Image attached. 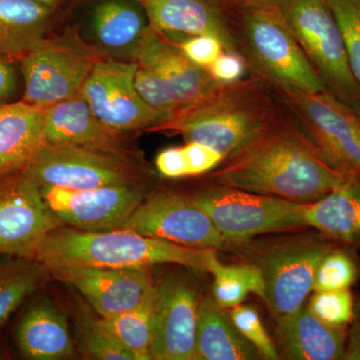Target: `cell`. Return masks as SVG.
Returning a JSON list of instances; mask_svg holds the SVG:
<instances>
[{"label":"cell","instance_id":"18","mask_svg":"<svg viewBox=\"0 0 360 360\" xmlns=\"http://www.w3.org/2000/svg\"><path fill=\"white\" fill-rule=\"evenodd\" d=\"M149 25L174 44L196 35L217 37L225 51L238 52L233 18L217 0H143Z\"/></svg>","mask_w":360,"mask_h":360},{"label":"cell","instance_id":"31","mask_svg":"<svg viewBox=\"0 0 360 360\" xmlns=\"http://www.w3.org/2000/svg\"><path fill=\"white\" fill-rule=\"evenodd\" d=\"M340 26L348 63L360 86V0H326Z\"/></svg>","mask_w":360,"mask_h":360},{"label":"cell","instance_id":"41","mask_svg":"<svg viewBox=\"0 0 360 360\" xmlns=\"http://www.w3.org/2000/svg\"><path fill=\"white\" fill-rule=\"evenodd\" d=\"M352 329L347 333L342 359L360 360V312L355 314Z\"/></svg>","mask_w":360,"mask_h":360},{"label":"cell","instance_id":"25","mask_svg":"<svg viewBox=\"0 0 360 360\" xmlns=\"http://www.w3.org/2000/svg\"><path fill=\"white\" fill-rule=\"evenodd\" d=\"M257 350L241 335L212 296L198 302L194 360H250L258 359Z\"/></svg>","mask_w":360,"mask_h":360},{"label":"cell","instance_id":"28","mask_svg":"<svg viewBox=\"0 0 360 360\" xmlns=\"http://www.w3.org/2000/svg\"><path fill=\"white\" fill-rule=\"evenodd\" d=\"M49 274L33 258L0 255V328Z\"/></svg>","mask_w":360,"mask_h":360},{"label":"cell","instance_id":"34","mask_svg":"<svg viewBox=\"0 0 360 360\" xmlns=\"http://www.w3.org/2000/svg\"><path fill=\"white\" fill-rule=\"evenodd\" d=\"M229 315L239 333L257 350L260 356L269 360L281 357L276 345L265 330L257 310L240 304L233 307Z\"/></svg>","mask_w":360,"mask_h":360},{"label":"cell","instance_id":"42","mask_svg":"<svg viewBox=\"0 0 360 360\" xmlns=\"http://www.w3.org/2000/svg\"><path fill=\"white\" fill-rule=\"evenodd\" d=\"M277 0H227L226 6L236 11H245L252 7L269 6L276 4Z\"/></svg>","mask_w":360,"mask_h":360},{"label":"cell","instance_id":"26","mask_svg":"<svg viewBox=\"0 0 360 360\" xmlns=\"http://www.w3.org/2000/svg\"><path fill=\"white\" fill-rule=\"evenodd\" d=\"M44 110L22 101L0 105V172L25 167L44 143Z\"/></svg>","mask_w":360,"mask_h":360},{"label":"cell","instance_id":"2","mask_svg":"<svg viewBox=\"0 0 360 360\" xmlns=\"http://www.w3.org/2000/svg\"><path fill=\"white\" fill-rule=\"evenodd\" d=\"M283 111V104L269 80L250 75L236 82H219L150 131L180 134L186 142H200L215 149L225 160Z\"/></svg>","mask_w":360,"mask_h":360},{"label":"cell","instance_id":"17","mask_svg":"<svg viewBox=\"0 0 360 360\" xmlns=\"http://www.w3.org/2000/svg\"><path fill=\"white\" fill-rule=\"evenodd\" d=\"M49 271L53 278L77 288L105 319L139 307L153 285L148 269L68 266Z\"/></svg>","mask_w":360,"mask_h":360},{"label":"cell","instance_id":"9","mask_svg":"<svg viewBox=\"0 0 360 360\" xmlns=\"http://www.w3.org/2000/svg\"><path fill=\"white\" fill-rule=\"evenodd\" d=\"M39 186L92 189L141 184L143 170L134 158L77 146L44 143L25 165Z\"/></svg>","mask_w":360,"mask_h":360},{"label":"cell","instance_id":"1","mask_svg":"<svg viewBox=\"0 0 360 360\" xmlns=\"http://www.w3.org/2000/svg\"><path fill=\"white\" fill-rule=\"evenodd\" d=\"M349 176L326 158L284 108L269 127L225 158L210 179L217 186L311 203Z\"/></svg>","mask_w":360,"mask_h":360},{"label":"cell","instance_id":"32","mask_svg":"<svg viewBox=\"0 0 360 360\" xmlns=\"http://www.w3.org/2000/svg\"><path fill=\"white\" fill-rule=\"evenodd\" d=\"M309 309L324 323L335 328H347L354 321L355 302L349 290L314 291Z\"/></svg>","mask_w":360,"mask_h":360},{"label":"cell","instance_id":"27","mask_svg":"<svg viewBox=\"0 0 360 360\" xmlns=\"http://www.w3.org/2000/svg\"><path fill=\"white\" fill-rule=\"evenodd\" d=\"M155 302L153 284L139 307L110 319H94V321L130 352L134 360H150Z\"/></svg>","mask_w":360,"mask_h":360},{"label":"cell","instance_id":"19","mask_svg":"<svg viewBox=\"0 0 360 360\" xmlns=\"http://www.w3.org/2000/svg\"><path fill=\"white\" fill-rule=\"evenodd\" d=\"M127 134L104 124L78 94L44 110V141L51 146H77L136 158Z\"/></svg>","mask_w":360,"mask_h":360},{"label":"cell","instance_id":"16","mask_svg":"<svg viewBox=\"0 0 360 360\" xmlns=\"http://www.w3.org/2000/svg\"><path fill=\"white\" fill-rule=\"evenodd\" d=\"M198 302L193 286L180 277L156 284L150 359L194 360Z\"/></svg>","mask_w":360,"mask_h":360},{"label":"cell","instance_id":"21","mask_svg":"<svg viewBox=\"0 0 360 360\" xmlns=\"http://www.w3.org/2000/svg\"><path fill=\"white\" fill-rule=\"evenodd\" d=\"M276 341L288 359H342L347 328L324 323L303 305L292 314L276 319Z\"/></svg>","mask_w":360,"mask_h":360},{"label":"cell","instance_id":"40","mask_svg":"<svg viewBox=\"0 0 360 360\" xmlns=\"http://www.w3.org/2000/svg\"><path fill=\"white\" fill-rule=\"evenodd\" d=\"M18 87V77L13 61L0 56V105L9 103Z\"/></svg>","mask_w":360,"mask_h":360},{"label":"cell","instance_id":"44","mask_svg":"<svg viewBox=\"0 0 360 360\" xmlns=\"http://www.w3.org/2000/svg\"><path fill=\"white\" fill-rule=\"evenodd\" d=\"M217 1H219L220 4H222L224 6H226L227 0H217Z\"/></svg>","mask_w":360,"mask_h":360},{"label":"cell","instance_id":"30","mask_svg":"<svg viewBox=\"0 0 360 360\" xmlns=\"http://www.w3.org/2000/svg\"><path fill=\"white\" fill-rule=\"evenodd\" d=\"M360 276V266L354 253L340 245L322 258L317 267L314 291L349 290Z\"/></svg>","mask_w":360,"mask_h":360},{"label":"cell","instance_id":"45","mask_svg":"<svg viewBox=\"0 0 360 360\" xmlns=\"http://www.w3.org/2000/svg\"><path fill=\"white\" fill-rule=\"evenodd\" d=\"M136 1L142 2L143 0H136Z\"/></svg>","mask_w":360,"mask_h":360},{"label":"cell","instance_id":"20","mask_svg":"<svg viewBox=\"0 0 360 360\" xmlns=\"http://www.w3.org/2000/svg\"><path fill=\"white\" fill-rule=\"evenodd\" d=\"M137 65L155 73L179 103V110L212 90L219 82L207 68L195 65L174 42L151 28L142 42Z\"/></svg>","mask_w":360,"mask_h":360},{"label":"cell","instance_id":"6","mask_svg":"<svg viewBox=\"0 0 360 360\" xmlns=\"http://www.w3.org/2000/svg\"><path fill=\"white\" fill-rule=\"evenodd\" d=\"M276 4L326 90L360 113V86L328 1L277 0Z\"/></svg>","mask_w":360,"mask_h":360},{"label":"cell","instance_id":"15","mask_svg":"<svg viewBox=\"0 0 360 360\" xmlns=\"http://www.w3.org/2000/svg\"><path fill=\"white\" fill-rule=\"evenodd\" d=\"M150 25L136 0H97L84 22L71 30L97 58L136 63Z\"/></svg>","mask_w":360,"mask_h":360},{"label":"cell","instance_id":"43","mask_svg":"<svg viewBox=\"0 0 360 360\" xmlns=\"http://www.w3.org/2000/svg\"><path fill=\"white\" fill-rule=\"evenodd\" d=\"M34 1L39 2V4H44V6L51 7V8L58 9L63 6L65 0H34Z\"/></svg>","mask_w":360,"mask_h":360},{"label":"cell","instance_id":"12","mask_svg":"<svg viewBox=\"0 0 360 360\" xmlns=\"http://www.w3.org/2000/svg\"><path fill=\"white\" fill-rule=\"evenodd\" d=\"M61 225L25 167L0 172V255L34 258L46 236Z\"/></svg>","mask_w":360,"mask_h":360},{"label":"cell","instance_id":"14","mask_svg":"<svg viewBox=\"0 0 360 360\" xmlns=\"http://www.w3.org/2000/svg\"><path fill=\"white\" fill-rule=\"evenodd\" d=\"M39 186L53 217L63 225L84 231L122 229L146 198L141 184L79 191Z\"/></svg>","mask_w":360,"mask_h":360},{"label":"cell","instance_id":"8","mask_svg":"<svg viewBox=\"0 0 360 360\" xmlns=\"http://www.w3.org/2000/svg\"><path fill=\"white\" fill-rule=\"evenodd\" d=\"M272 86L284 108L326 158L343 174L360 175V113L328 91L310 94Z\"/></svg>","mask_w":360,"mask_h":360},{"label":"cell","instance_id":"35","mask_svg":"<svg viewBox=\"0 0 360 360\" xmlns=\"http://www.w3.org/2000/svg\"><path fill=\"white\" fill-rule=\"evenodd\" d=\"M134 82L139 96L151 108L168 113H174L179 110V103L174 96L160 82V78L150 70L139 65Z\"/></svg>","mask_w":360,"mask_h":360},{"label":"cell","instance_id":"24","mask_svg":"<svg viewBox=\"0 0 360 360\" xmlns=\"http://www.w3.org/2000/svg\"><path fill=\"white\" fill-rule=\"evenodd\" d=\"M16 343L28 359L58 360L75 356L65 315L49 300L33 304L16 329Z\"/></svg>","mask_w":360,"mask_h":360},{"label":"cell","instance_id":"29","mask_svg":"<svg viewBox=\"0 0 360 360\" xmlns=\"http://www.w3.org/2000/svg\"><path fill=\"white\" fill-rule=\"evenodd\" d=\"M213 297L224 309L240 305L250 293L264 300V283L262 272L250 264L224 265L217 262L212 269Z\"/></svg>","mask_w":360,"mask_h":360},{"label":"cell","instance_id":"38","mask_svg":"<svg viewBox=\"0 0 360 360\" xmlns=\"http://www.w3.org/2000/svg\"><path fill=\"white\" fill-rule=\"evenodd\" d=\"M207 70L217 82H233L245 77L248 66L238 52L224 51Z\"/></svg>","mask_w":360,"mask_h":360},{"label":"cell","instance_id":"33","mask_svg":"<svg viewBox=\"0 0 360 360\" xmlns=\"http://www.w3.org/2000/svg\"><path fill=\"white\" fill-rule=\"evenodd\" d=\"M78 345L85 356L98 360H134L124 347L94 323L84 317L78 323Z\"/></svg>","mask_w":360,"mask_h":360},{"label":"cell","instance_id":"5","mask_svg":"<svg viewBox=\"0 0 360 360\" xmlns=\"http://www.w3.org/2000/svg\"><path fill=\"white\" fill-rule=\"evenodd\" d=\"M233 20L250 75L310 94L328 91L276 4L236 11Z\"/></svg>","mask_w":360,"mask_h":360},{"label":"cell","instance_id":"13","mask_svg":"<svg viewBox=\"0 0 360 360\" xmlns=\"http://www.w3.org/2000/svg\"><path fill=\"white\" fill-rule=\"evenodd\" d=\"M122 229L187 248L231 251L229 241L193 196L174 191H158L144 198Z\"/></svg>","mask_w":360,"mask_h":360},{"label":"cell","instance_id":"22","mask_svg":"<svg viewBox=\"0 0 360 360\" xmlns=\"http://www.w3.org/2000/svg\"><path fill=\"white\" fill-rule=\"evenodd\" d=\"M56 11L34 0H0V56L14 63L41 46Z\"/></svg>","mask_w":360,"mask_h":360},{"label":"cell","instance_id":"37","mask_svg":"<svg viewBox=\"0 0 360 360\" xmlns=\"http://www.w3.org/2000/svg\"><path fill=\"white\" fill-rule=\"evenodd\" d=\"M188 176L207 174L221 165L224 156L200 142H186L184 146Z\"/></svg>","mask_w":360,"mask_h":360},{"label":"cell","instance_id":"4","mask_svg":"<svg viewBox=\"0 0 360 360\" xmlns=\"http://www.w3.org/2000/svg\"><path fill=\"white\" fill-rule=\"evenodd\" d=\"M296 231L279 238L250 239L236 246L245 264L257 266L264 283V300L274 317L303 307L314 290L317 267L328 251L340 245L321 232Z\"/></svg>","mask_w":360,"mask_h":360},{"label":"cell","instance_id":"3","mask_svg":"<svg viewBox=\"0 0 360 360\" xmlns=\"http://www.w3.org/2000/svg\"><path fill=\"white\" fill-rule=\"evenodd\" d=\"M33 259L49 270L68 266L149 269L167 264L208 272L219 262L217 250L175 245L129 229L84 231L63 225L46 236Z\"/></svg>","mask_w":360,"mask_h":360},{"label":"cell","instance_id":"36","mask_svg":"<svg viewBox=\"0 0 360 360\" xmlns=\"http://www.w3.org/2000/svg\"><path fill=\"white\" fill-rule=\"evenodd\" d=\"M176 44L189 60L205 68L225 51L222 42L210 35H196Z\"/></svg>","mask_w":360,"mask_h":360},{"label":"cell","instance_id":"10","mask_svg":"<svg viewBox=\"0 0 360 360\" xmlns=\"http://www.w3.org/2000/svg\"><path fill=\"white\" fill-rule=\"evenodd\" d=\"M75 37H49L18 63L25 80L23 103L46 108L77 96L97 60Z\"/></svg>","mask_w":360,"mask_h":360},{"label":"cell","instance_id":"7","mask_svg":"<svg viewBox=\"0 0 360 360\" xmlns=\"http://www.w3.org/2000/svg\"><path fill=\"white\" fill-rule=\"evenodd\" d=\"M193 198L229 241L232 252L255 236L309 229L304 203L217 184Z\"/></svg>","mask_w":360,"mask_h":360},{"label":"cell","instance_id":"23","mask_svg":"<svg viewBox=\"0 0 360 360\" xmlns=\"http://www.w3.org/2000/svg\"><path fill=\"white\" fill-rule=\"evenodd\" d=\"M304 214L309 229L360 250V175H350L328 195L304 203Z\"/></svg>","mask_w":360,"mask_h":360},{"label":"cell","instance_id":"39","mask_svg":"<svg viewBox=\"0 0 360 360\" xmlns=\"http://www.w3.org/2000/svg\"><path fill=\"white\" fill-rule=\"evenodd\" d=\"M155 167L158 172L167 179L188 176L184 146L167 148L161 151L156 156Z\"/></svg>","mask_w":360,"mask_h":360},{"label":"cell","instance_id":"11","mask_svg":"<svg viewBox=\"0 0 360 360\" xmlns=\"http://www.w3.org/2000/svg\"><path fill=\"white\" fill-rule=\"evenodd\" d=\"M137 68V63L97 59L79 92L104 124L123 134L150 131L172 115L144 103L135 89Z\"/></svg>","mask_w":360,"mask_h":360}]
</instances>
